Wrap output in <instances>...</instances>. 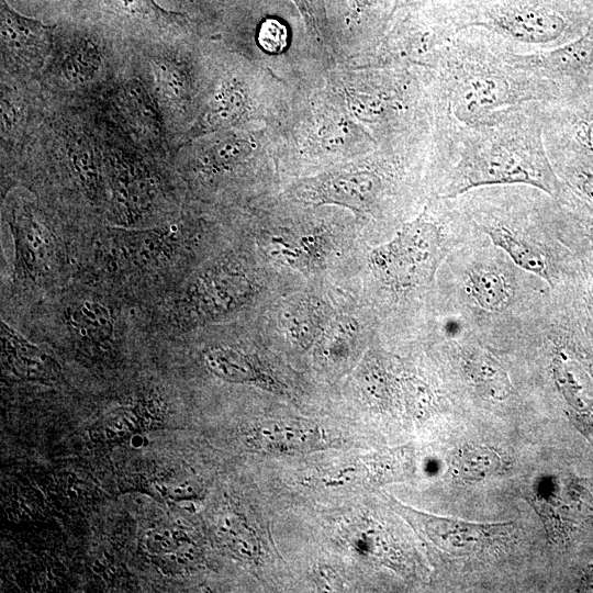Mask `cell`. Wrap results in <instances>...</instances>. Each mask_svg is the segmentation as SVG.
Returning <instances> with one entry per match:
<instances>
[{
  "label": "cell",
  "mask_w": 593,
  "mask_h": 593,
  "mask_svg": "<svg viewBox=\"0 0 593 593\" xmlns=\"http://www.w3.org/2000/svg\"><path fill=\"white\" fill-rule=\"evenodd\" d=\"M544 103H526L470 125L437 123L435 197L454 199L479 187L527 184L558 199L563 184L545 145Z\"/></svg>",
  "instance_id": "obj_1"
},
{
  "label": "cell",
  "mask_w": 593,
  "mask_h": 593,
  "mask_svg": "<svg viewBox=\"0 0 593 593\" xmlns=\"http://www.w3.org/2000/svg\"><path fill=\"white\" fill-rule=\"evenodd\" d=\"M472 230L439 268L436 300L479 335H512L539 311L551 289Z\"/></svg>",
  "instance_id": "obj_2"
},
{
  "label": "cell",
  "mask_w": 593,
  "mask_h": 593,
  "mask_svg": "<svg viewBox=\"0 0 593 593\" xmlns=\"http://www.w3.org/2000/svg\"><path fill=\"white\" fill-rule=\"evenodd\" d=\"M469 224L550 289L571 282L581 260L563 237L559 202L527 184L471 189L454 198Z\"/></svg>",
  "instance_id": "obj_3"
},
{
  "label": "cell",
  "mask_w": 593,
  "mask_h": 593,
  "mask_svg": "<svg viewBox=\"0 0 593 593\" xmlns=\"http://www.w3.org/2000/svg\"><path fill=\"white\" fill-rule=\"evenodd\" d=\"M434 70L437 123L470 125L526 103L560 99L552 83L490 34H456Z\"/></svg>",
  "instance_id": "obj_4"
},
{
  "label": "cell",
  "mask_w": 593,
  "mask_h": 593,
  "mask_svg": "<svg viewBox=\"0 0 593 593\" xmlns=\"http://www.w3.org/2000/svg\"><path fill=\"white\" fill-rule=\"evenodd\" d=\"M433 205L369 254L372 272L398 300L436 291L443 262L473 234L454 199L435 197Z\"/></svg>",
  "instance_id": "obj_5"
},
{
  "label": "cell",
  "mask_w": 593,
  "mask_h": 593,
  "mask_svg": "<svg viewBox=\"0 0 593 593\" xmlns=\"http://www.w3.org/2000/svg\"><path fill=\"white\" fill-rule=\"evenodd\" d=\"M132 47L114 40L74 33L57 37L38 85L49 98L71 103L98 101L126 70Z\"/></svg>",
  "instance_id": "obj_6"
},
{
  "label": "cell",
  "mask_w": 593,
  "mask_h": 593,
  "mask_svg": "<svg viewBox=\"0 0 593 593\" xmlns=\"http://www.w3.org/2000/svg\"><path fill=\"white\" fill-rule=\"evenodd\" d=\"M2 72L23 80L38 81L54 48L56 25L25 16L1 0Z\"/></svg>",
  "instance_id": "obj_7"
},
{
  "label": "cell",
  "mask_w": 593,
  "mask_h": 593,
  "mask_svg": "<svg viewBox=\"0 0 593 593\" xmlns=\"http://www.w3.org/2000/svg\"><path fill=\"white\" fill-rule=\"evenodd\" d=\"M516 58L552 83L563 100L593 86V29L551 49L516 53Z\"/></svg>",
  "instance_id": "obj_8"
},
{
  "label": "cell",
  "mask_w": 593,
  "mask_h": 593,
  "mask_svg": "<svg viewBox=\"0 0 593 593\" xmlns=\"http://www.w3.org/2000/svg\"><path fill=\"white\" fill-rule=\"evenodd\" d=\"M398 511L439 549L452 555L483 550L504 525H483L434 516L398 504Z\"/></svg>",
  "instance_id": "obj_9"
},
{
  "label": "cell",
  "mask_w": 593,
  "mask_h": 593,
  "mask_svg": "<svg viewBox=\"0 0 593 593\" xmlns=\"http://www.w3.org/2000/svg\"><path fill=\"white\" fill-rule=\"evenodd\" d=\"M384 183L376 172L338 175L324 181L318 191L322 201L336 202L359 211L377 206Z\"/></svg>",
  "instance_id": "obj_10"
},
{
  "label": "cell",
  "mask_w": 593,
  "mask_h": 593,
  "mask_svg": "<svg viewBox=\"0 0 593 593\" xmlns=\"http://www.w3.org/2000/svg\"><path fill=\"white\" fill-rule=\"evenodd\" d=\"M253 446L268 452L298 454L324 446L325 436L315 427L293 422L269 421L253 430Z\"/></svg>",
  "instance_id": "obj_11"
},
{
  "label": "cell",
  "mask_w": 593,
  "mask_h": 593,
  "mask_svg": "<svg viewBox=\"0 0 593 593\" xmlns=\"http://www.w3.org/2000/svg\"><path fill=\"white\" fill-rule=\"evenodd\" d=\"M249 290L245 277L221 269L201 278L191 291V298L199 309L215 314L233 310Z\"/></svg>",
  "instance_id": "obj_12"
},
{
  "label": "cell",
  "mask_w": 593,
  "mask_h": 593,
  "mask_svg": "<svg viewBox=\"0 0 593 593\" xmlns=\"http://www.w3.org/2000/svg\"><path fill=\"white\" fill-rule=\"evenodd\" d=\"M248 109V98L244 85L230 79L210 98L195 128L202 132L228 128L243 120Z\"/></svg>",
  "instance_id": "obj_13"
},
{
  "label": "cell",
  "mask_w": 593,
  "mask_h": 593,
  "mask_svg": "<svg viewBox=\"0 0 593 593\" xmlns=\"http://www.w3.org/2000/svg\"><path fill=\"white\" fill-rule=\"evenodd\" d=\"M104 8L124 19L144 25L155 42L172 40V27L180 16L155 0H101Z\"/></svg>",
  "instance_id": "obj_14"
},
{
  "label": "cell",
  "mask_w": 593,
  "mask_h": 593,
  "mask_svg": "<svg viewBox=\"0 0 593 593\" xmlns=\"http://www.w3.org/2000/svg\"><path fill=\"white\" fill-rule=\"evenodd\" d=\"M251 152L253 146L248 139L236 134H225L204 145L197 160L203 170L217 172L242 164Z\"/></svg>",
  "instance_id": "obj_15"
},
{
  "label": "cell",
  "mask_w": 593,
  "mask_h": 593,
  "mask_svg": "<svg viewBox=\"0 0 593 593\" xmlns=\"http://www.w3.org/2000/svg\"><path fill=\"white\" fill-rule=\"evenodd\" d=\"M74 328L82 336L96 343L111 339L114 331L110 311L99 302L83 301L70 315Z\"/></svg>",
  "instance_id": "obj_16"
},
{
  "label": "cell",
  "mask_w": 593,
  "mask_h": 593,
  "mask_svg": "<svg viewBox=\"0 0 593 593\" xmlns=\"http://www.w3.org/2000/svg\"><path fill=\"white\" fill-rule=\"evenodd\" d=\"M456 474L465 480H483L502 468L500 455L488 447L467 446L462 448L454 460Z\"/></svg>",
  "instance_id": "obj_17"
},
{
  "label": "cell",
  "mask_w": 593,
  "mask_h": 593,
  "mask_svg": "<svg viewBox=\"0 0 593 593\" xmlns=\"http://www.w3.org/2000/svg\"><path fill=\"white\" fill-rule=\"evenodd\" d=\"M209 368L219 377L236 382L259 379L254 362L245 355L228 348H215L205 355Z\"/></svg>",
  "instance_id": "obj_18"
},
{
  "label": "cell",
  "mask_w": 593,
  "mask_h": 593,
  "mask_svg": "<svg viewBox=\"0 0 593 593\" xmlns=\"http://www.w3.org/2000/svg\"><path fill=\"white\" fill-rule=\"evenodd\" d=\"M46 231L30 215H22L19 225L21 257L29 269L46 265L51 253V239Z\"/></svg>",
  "instance_id": "obj_19"
},
{
  "label": "cell",
  "mask_w": 593,
  "mask_h": 593,
  "mask_svg": "<svg viewBox=\"0 0 593 593\" xmlns=\"http://www.w3.org/2000/svg\"><path fill=\"white\" fill-rule=\"evenodd\" d=\"M286 327L301 345L310 344L320 333L323 323L321 310L307 302L292 306L286 313Z\"/></svg>",
  "instance_id": "obj_20"
},
{
  "label": "cell",
  "mask_w": 593,
  "mask_h": 593,
  "mask_svg": "<svg viewBox=\"0 0 593 593\" xmlns=\"http://www.w3.org/2000/svg\"><path fill=\"white\" fill-rule=\"evenodd\" d=\"M410 466V457L404 449L376 455L368 462L371 475L380 482L402 480L409 473Z\"/></svg>",
  "instance_id": "obj_21"
},
{
  "label": "cell",
  "mask_w": 593,
  "mask_h": 593,
  "mask_svg": "<svg viewBox=\"0 0 593 593\" xmlns=\"http://www.w3.org/2000/svg\"><path fill=\"white\" fill-rule=\"evenodd\" d=\"M225 535V540L233 550H237L240 555L248 558H254L258 553L257 541L251 530L242 523H235L221 527Z\"/></svg>",
  "instance_id": "obj_22"
},
{
  "label": "cell",
  "mask_w": 593,
  "mask_h": 593,
  "mask_svg": "<svg viewBox=\"0 0 593 593\" xmlns=\"http://www.w3.org/2000/svg\"><path fill=\"white\" fill-rule=\"evenodd\" d=\"M258 40L264 49L277 53L287 45L286 27L275 20L266 21L260 26Z\"/></svg>",
  "instance_id": "obj_23"
}]
</instances>
